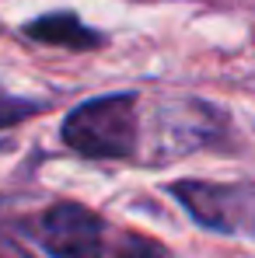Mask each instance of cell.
Wrapping results in <instances>:
<instances>
[{"label":"cell","instance_id":"cell-3","mask_svg":"<svg viewBox=\"0 0 255 258\" xmlns=\"http://www.w3.org/2000/svg\"><path fill=\"white\" fill-rule=\"evenodd\" d=\"M42 248L53 258H101L105 241H101V220L74 203L45 210L42 227H39Z\"/></svg>","mask_w":255,"mask_h":258},{"label":"cell","instance_id":"cell-1","mask_svg":"<svg viewBox=\"0 0 255 258\" xmlns=\"http://www.w3.org/2000/svg\"><path fill=\"white\" fill-rule=\"evenodd\" d=\"M136 98H94L74 108L63 122V136L87 157H129L136 154Z\"/></svg>","mask_w":255,"mask_h":258},{"label":"cell","instance_id":"cell-4","mask_svg":"<svg viewBox=\"0 0 255 258\" xmlns=\"http://www.w3.org/2000/svg\"><path fill=\"white\" fill-rule=\"evenodd\" d=\"M119 258H165V251L158 244L143 241V237H129L123 244V251H119Z\"/></svg>","mask_w":255,"mask_h":258},{"label":"cell","instance_id":"cell-2","mask_svg":"<svg viewBox=\"0 0 255 258\" xmlns=\"http://www.w3.org/2000/svg\"><path fill=\"white\" fill-rule=\"evenodd\" d=\"M182 203L217 230H252L255 234V181L241 185H178Z\"/></svg>","mask_w":255,"mask_h":258},{"label":"cell","instance_id":"cell-5","mask_svg":"<svg viewBox=\"0 0 255 258\" xmlns=\"http://www.w3.org/2000/svg\"><path fill=\"white\" fill-rule=\"evenodd\" d=\"M4 119H14V115H4V108H0V122H4Z\"/></svg>","mask_w":255,"mask_h":258}]
</instances>
